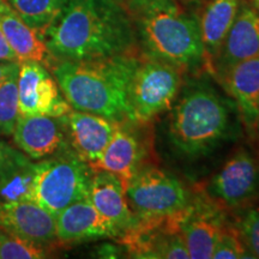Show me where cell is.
<instances>
[{
    "label": "cell",
    "instance_id": "1",
    "mask_svg": "<svg viewBox=\"0 0 259 259\" xmlns=\"http://www.w3.org/2000/svg\"><path fill=\"white\" fill-rule=\"evenodd\" d=\"M157 163L196 186L246 137L235 102L211 74H185L176 101L153 124Z\"/></svg>",
    "mask_w": 259,
    "mask_h": 259
},
{
    "label": "cell",
    "instance_id": "2",
    "mask_svg": "<svg viewBox=\"0 0 259 259\" xmlns=\"http://www.w3.org/2000/svg\"><path fill=\"white\" fill-rule=\"evenodd\" d=\"M48 60H94L137 54L127 9L118 0H73L45 34Z\"/></svg>",
    "mask_w": 259,
    "mask_h": 259
},
{
    "label": "cell",
    "instance_id": "3",
    "mask_svg": "<svg viewBox=\"0 0 259 259\" xmlns=\"http://www.w3.org/2000/svg\"><path fill=\"white\" fill-rule=\"evenodd\" d=\"M141 54L94 60H48L71 108L119 122L130 120V87Z\"/></svg>",
    "mask_w": 259,
    "mask_h": 259
},
{
    "label": "cell",
    "instance_id": "4",
    "mask_svg": "<svg viewBox=\"0 0 259 259\" xmlns=\"http://www.w3.org/2000/svg\"><path fill=\"white\" fill-rule=\"evenodd\" d=\"M142 56L170 64L185 74L204 69L199 21L177 0H128Z\"/></svg>",
    "mask_w": 259,
    "mask_h": 259
},
{
    "label": "cell",
    "instance_id": "5",
    "mask_svg": "<svg viewBox=\"0 0 259 259\" xmlns=\"http://www.w3.org/2000/svg\"><path fill=\"white\" fill-rule=\"evenodd\" d=\"M194 193L196 187L157 162L144 164L126 184V198L138 221L179 215Z\"/></svg>",
    "mask_w": 259,
    "mask_h": 259
},
{
    "label": "cell",
    "instance_id": "6",
    "mask_svg": "<svg viewBox=\"0 0 259 259\" xmlns=\"http://www.w3.org/2000/svg\"><path fill=\"white\" fill-rule=\"evenodd\" d=\"M196 187L228 213L259 202V150L241 141Z\"/></svg>",
    "mask_w": 259,
    "mask_h": 259
},
{
    "label": "cell",
    "instance_id": "7",
    "mask_svg": "<svg viewBox=\"0 0 259 259\" xmlns=\"http://www.w3.org/2000/svg\"><path fill=\"white\" fill-rule=\"evenodd\" d=\"M95 169L72 149L36 162L31 200L54 215L88 199Z\"/></svg>",
    "mask_w": 259,
    "mask_h": 259
},
{
    "label": "cell",
    "instance_id": "8",
    "mask_svg": "<svg viewBox=\"0 0 259 259\" xmlns=\"http://www.w3.org/2000/svg\"><path fill=\"white\" fill-rule=\"evenodd\" d=\"M184 78L178 67L141 54L130 87V120L153 124L176 101Z\"/></svg>",
    "mask_w": 259,
    "mask_h": 259
},
{
    "label": "cell",
    "instance_id": "9",
    "mask_svg": "<svg viewBox=\"0 0 259 259\" xmlns=\"http://www.w3.org/2000/svg\"><path fill=\"white\" fill-rule=\"evenodd\" d=\"M149 162H156L151 124L124 120L115 124L111 142L93 168L116 174L126 185L136 171Z\"/></svg>",
    "mask_w": 259,
    "mask_h": 259
},
{
    "label": "cell",
    "instance_id": "10",
    "mask_svg": "<svg viewBox=\"0 0 259 259\" xmlns=\"http://www.w3.org/2000/svg\"><path fill=\"white\" fill-rule=\"evenodd\" d=\"M181 213L138 221L116 241L124 246L128 258L189 259V251L179 229Z\"/></svg>",
    "mask_w": 259,
    "mask_h": 259
},
{
    "label": "cell",
    "instance_id": "11",
    "mask_svg": "<svg viewBox=\"0 0 259 259\" xmlns=\"http://www.w3.org/2000/svg\"><path fill=\"white\" fill-rule=\"evenodd\" d=\"M196 187V186H194ZM231 215L196 187L190 205L181 213L179 229L191 259H211L220 234Z\"/></svg>",
    "mask_w": 259,
    "mask_h": 259
},
{
    "label": "cell",
    "instance_id": "12",
    "mask_svg": "<svg viewBox=\"0 0 259 259\" xmlns=\"http://www.w3.org/2000/svg\"><path fill=\"white\" fill-rule=\"evenodd\" d=\"M17 90L21 115L58 118L72 109L53 74L40 61L23 60L19 63Z\"/></svg>",
    "mask_w": 259,
    "mask_h": 259
},
{
    "label": "cell",
    "instance_id": "13",
    "mask_svg": "<svg viewBox=\"0 0 259 259\" xmlns=\"http://www.w3.org/2000/svg\"><path fill=\"white\" fill-rule=\"evenodd\" d=\"M12 141L31 160H45L71 149L64 116L19 115Z\"/></svg>",
    "mask_w": 259,
    "mask_h": 259
},
{
    "label": "cell",
    "instance_id": "14",
    "mask_svg": "<svg viewBox=\"0 0 259 259\" xmlns=\"http://www.w3.org/2000/svg\"><path fill=\"white\" fill-rule=\"evenodd\" d=\"M57 241L73 245L103 239L120 238L114 223L99 212L89 199L76 202L56 215Z\"/></svg>",
    "mask_w": 259,
    "mask_h": 259
},
{
    "label": "cell",
    "instance_id": "15",
    "mask_svg": "<svg viewBox=\"0 0 259 259\" xmlns=\"http://www.w3.org/2000/svg\"><path fill=\"white\" fill-rule=\"evenodd\" d=\"M259 56V11L250 3H240L238 14L223 41L213 65L212 77L219 80L241 61Z\"/></svg>",
    "mask_w": 259,
    "mask_h": 259
},
{
    "label": "cell",
    "instance_id": "16",
    "mask_svg": "<svg viewBox=\"0 0 259 259\" xmlns=\"http://www.w3.org/2000/svg\"><path fill=\"white\" fill-rule=\"evenodd\" d=\"M0 231L44 246L58 242L56 215L32 200L0 202Z\"/></svg>",
    "mask_w": 259,
    "mask_h": 259
},
{
    "label": "cell",
    "instance_id": "17",
    "mask_svg": "<svg viewBox=\"0 0 259 259\" xmlns=\"http://www.w3.org/2000/svg\"><path fill=\"white\" fill-rule=\"evenodd\" d=\"M219 83L238 107L246 137L254 142L259 116V56L236 64Z\"/></svg>",
    "mask_w": 259,
    "mask_h": 259
},
{
    "label": "cell",
    "instance_id": "18",
    "mask_svg": "<svg viewBox=\"0 0 259 259\" xmlns=\"http://www.w3.org/2000/svg\"><path fill=\"white\" fill-rule=\"evenodd\" d=\"M71 149L94 167L114 134L115 121L93 113L71 111L65 115Z\"/></svg>",
    "mask_w": 259,
    "mask_h": 259
},
{
    "label": "cell",
    "instance_id": "19",
    "mask_svg": "<svg viewBox=\"0 0 259 259\" xmlns=\"http://www.w3.org/2000/svg\"><path fill=\"white\" fill-rule=\"evenodd\" d=\"M88 199L99 212L114 223L120 232V238L137 225L138 219L130 208L126 198L125 183L116 174L107 170H95Z\"/></svg>",
    "mask_w": 259,
    "mask_h": 259
},
{
    "label": "cell",
    "instance_id": "20",
    "mask_svg": "<svg viewBox=\"0 0 259 259\" xmlns=\"http://www.w3.org/2000/svg\"><path fill=\"white\" fill-rule=\"evenodd\" d=\"M241 0H209L199 19L204 69L212 76L223 41L238 14Z\"/></svg>",
    "mask_w": 259,
    "mask_h": 259
},
{
    "label": "cell",
    "instance_id": "21",
    "mask_svg": "<svg viewBox=\"0 0 259 259\" xmlns=\"http://www.w3.org/2000/svg\"><path fill=\"white\" fill-rule=\"evenodd\" d=\"M0 29L21 61L48 60L50 53L44 36L25 23L8 0H0Z\"/></svg>",
    "mask_w": 259,
    "mask_h": 259
},
{
    "label": "cell",
    "instance_id": "22",
    "mask_svg": "<svg viewBox=\"0 0 259 259\" xmlns=\"http://www.w3.org/2000/svg\"><path fill=\"white\" fill-rule=\"evenodd\" d=\"M29 27L45 34L73 0H8Z\"/></svg>",
    "mask_w": 259,
    "mask_h": 259
},
{
    "label": "cell",
    "instance_id": "23",
    "mask_svg": "<svg viewBox=\"0 0 259 259\" xmlns=\"http://www.w3.org/2000/svg\"><path fill=\"white\" fill-rule=\"evenodd\" d=\"M36 162L29 157L0 181V202L31 200Z\"/></svg>",
    "mask_w": 259,
    "mask_h": 259
},
{
    "label": "cell",
    "instance_id": "24",
    "mask_svg": "<svg viewBox=\"0 0 259 259\" xmlns=\"http://www.w3.org/2000/svg\"><path fill=\"white\" fill-rule=\"evenodd\" d=\"M19 64L0 84V136H11L19 118L18 77Z\"/></svg>",
    "mask_w": 259,
    "mask_h": 259
},
{
    "label": "cell",
    "instance_id": "25",
    "mask_svg": "<svg viewBox=\"0 0 259 259\" xmlns=\"http://www.w3.org/2000/svg\"><path fill=\"white\" fill-rule=\"evenodd\" d=\"M229 215L250 257L259 259V202Z\"/></svg>",
    "mask_w": 259,
    "mask_h": 259
},
{
    "label": "cell",
    "instance_id": "26",
    "mask_svg": "<svg viewBox=\"0 0 259 259\" xmlns=\"http://www.w3.org/2000/svg\"><path fill=\"white\" fill-rule=\"evenodd\" d=\"M47 254L46 246L0 231V259H41Z\"/></svg>",
    "mask_w": 259,
    "mask_h": 259
},
{
    "label": "cell",
    "instance_id": "27",
    "mask_svg": "<svg viewBox=\"0 0 259 259\" xmlns=\"http://www.w3.org/2000/svg\"><path fill=\"white\" fill-rule=\"evenodd\" d=\"M213 259H239L251 258L247 250L242 244L238 231L233 225L232 219L225 226L223 231L220 234L218 244L212 253Z\"/></svg>",
    "mask_w": 259,
    "mask_h": 259
},
{
    "label": "cell",
    "instance_id": "28",
    "mask_svg": "<svg viewBox=\"0 0 259 259\" xmlns=\"http://www.w3.org/2000/svg\"><path fill=\"white\" fill-rule=\"evenodd\" d=\"M27 158L29 157L24 153L0 139V181Z\"/></svg>",
    "mask_w": 259,
    "mask_h": 259
},
{
    "label": "cell",
    "instance_id": "29",
    "mask_svg": "<svg viewBox=\"0 0 259 259\" xmlns=\"http://www.w3.org/2000/svg\"><path fill=\"white\" fill-rule=\"evenodd\" d=\"M0 61H9V63H21L18 57L9 45L8 40L0 29Z\"/></svg>",
    "mask_w": 259,
    "mask_h": 259
},
{
    "label": "cell",
    "instance_id": "30",
    "mask_svg": "<svg viewBox=\"0 0 259 259\" xmlns=\"http://www.w3.org/2000/svg\"><path fill=\"white\" fill-rule=\"evenodd\" d=\"M19 63H9V61H0V84L9 76L10 72L17 66Z\"/></svg>",
    "mask_w": 259,
    "mask_h": 259
},
{
    "label": "cell",
    "instance_id": "31",
    "mask_svg": "<svg viewBox=\"0 0 259 259\" xmlns=\"http://www.w3.org/2000/svg\"><path fill=\"white\" fill-rule=\"evenodd\" d=\"M255 147L259 150V116H258V120H257V125H255V132H254V142Z\"/></svg>",
    "mask_w": 259,
    "mask_h": 259
},
{
    "label": "cell",
    "instance_id": "32",
    "mask_svg": "<svg viewBox=\"0 0 259 259\" xmlns=\"http://www.w3.org/2000/svg\"><path fill=\"white\" fill-rule=\"evenodd\" d=\"M246 2L250 3V4L253 6L255 10H258L259 11V0H246Z\"/></svg>",
    "mask_w": 259,
    "mask_h": 259
}]
</instances>
